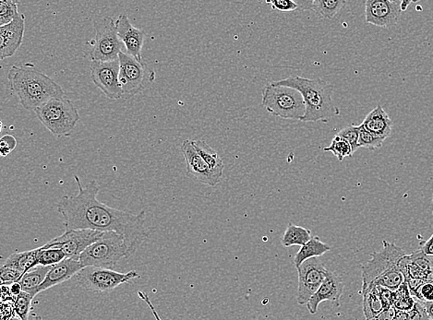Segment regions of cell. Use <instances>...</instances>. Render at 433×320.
I'll use <instances>...</instances> for the list:
<instances>
[{
	"instance_id": "6da1fadb",
	"label": "cell",
	"mask_w": 433,
	"mask_h": 320,
	"mask_svg": "<svg viewBox=\"0 0 433 320\" xmlns=\"http://www.w3.org/2000/svg\"><path fill=\"white\" fill-rule=\"evenodd\" d=\"M78 193L63 196L58 203V211L64 219L66 229H92L101 232H117L123 235L131 254L150 237L146 227V212L138 213L111 208L97 200L100 187L92 180L83 187L78 175H74Z\"/></svg>"
},
{
	"instance_id": "7a4b0ae2",
	"label": "cell",
	"mask_w": 433,
	"mask_h": 320,
	"mask_svg": "<svg viewBox=\"0 0 433 320\" xmlns=\"http://www.w3.org/2000/svg\"><path fill=\"white\" fill-rule=\"evenodd\" d=\"M9 88L28 111H36L53 97L64 96L58 83L36 70L32 64L12 66L9 71Z\"/></svg>"
},
{
	"instance_id": "3957f363",
	"label": "cell",
	"mask_w": 433,
	"mask_h": 320,
	"mask_svg": "<svg viewBox=\"0 0 433 320\" xmlns=\"http://www.w3.org/2000/svg\"><path fill=\"white\" fill-rule=\"evenodd\" d=\"M276 86H287L299 91L302 94L306 111L302 122L327 121L340 115V110L332 101L334 86L322 78H307L290 76L275 81Z\"/></svg>"
},
{
	"instance_id": "277c9868",
	"label": "cell",
	"mask_w": 433,
	"mask_h": 320,
	"mask_svg": "<svg viewBox=\"0 0 433 320\" xmlns=\"http://www.w3.org/2000/svg\"><path fill=\"white\" fill-rule=\"evenodd\" d=\"M133 256L123 235L117 232H105L102 238L88 247L80 256L83 267L96 266L113 269L122 259Z\"/></svg>"
},
{
	"instance_id": "5b68a950",
	"label": "cell",
	"mask_w": 433,
	"mask_h": 320,
	"mask_svg": "<svg viewBox=\"0 0 433 320\" xmlns=\"http://www.w3.org/2000/svg\"><path fill=\"white\" fill-rule=\"evenodd\" d=\"M37 118L56 137H68L80 120L79 112L64 96L53 97L34 111Z\"/></svg>"
},
{
	"instance_id": "8992f818",
	"label": "cell",
	"mask_w": 433,
	"mask_h": 320,
	"mask_svg": "<svg viewBox=\"0 0 433 320\" xmlns=\"http://www.w3.org/2000/svg\"><path fill=\"white\" fill-rule=\"evenodd\" d=\"M262 103L270 114L291 120L300 121L306 111L302 94L299 91L274 83L263 88Z\"/></svg>"
},
{
	"instance_id": "52a82bcc",
	"label": "cell",
	"mask_w": 433,
	"mask_h": 320,
	"mask_svg": "<svg viewBox=\"0 0 433 320\" xmlns=\"http://www.w3.org/2000/svg\"><path fill=\"white\" fill-rule=\"evenodd\" d=\"M141 278L139 272L131 271L121 274L112 269L100 268L96 266H86L76 274L78 284L83 289L93 293H108L115 290L119 285L128 284L133 279Z\"/></svg>"
},
{
	"instance_id": "ba28073f",
	"label": "cell",
	"mask_w": 433,
	"mask_h": 320,
	"mask_svg": "<svg viewBox=\"0 0 433 320\" xmlns=\"http://www.w3.org/2000/svg\"><path fill=\"white\" fill-rule=\"evenodd\" d=\"M96 37L90 42L93 48L90 58L92 61H111L118 58L125 48L118 37L117 24L111 17L100 19L95 24Z\"/></svg>"
},
{
	"instance_id": "9c48e42d",
	"label": "cell",
	"mask_w": 433,
	"mask_h": 320,
	"mask_svg": "<svg viewBox=\"0 0 433 320\" xmlns=\"http://www.w3.org/2000/svg\"><path fill=\"white\" fill-rule=\"evenodd\" d=\"M119 83L124 94L135 96L142 92L146 84L152 83L156 78V72L148 68L143 61H138L126 52L118 56Z\"/></svg>"
},
{
	"instance_id": "30bf717a",
	"label": "cell",
	"mask_w": 433,
	"mask_h": 320,
	"mask_svg": "<svg viewBox=\"0 0 433 320\" xmlns=\"http://www.w3.org/2000/svg\"><path fill=\"white\" fill-rule=\"evenodd\" d=\"M406 252L394 243L382 241V249L370 254L372 259L362 266V289L365 290L379 276L398 268V263Z\"/></svg>"
},
{
	"instance_id": "8fae6325",
	"label": "cell",
	"mask_w": 433,
	"mask_h": 320,
	"mask_svg": "<svg viewBox=\"0 0 433 320\" xmlns=\"http://www.w3.org/2000/svg\"><path fill=\"white\" fill-rule=\"evenodd\" d=\"M105 232L92 229H66L59 237L44 244V247H58L64 251L67 258L80 259L81 254L103 237Z\"/></svg>"
},
{
	"instance_id": "7c38bea8",
	"label": "cell",
	"mask_w": 433,
	"mask_h": 320,
	"mask_svg": "<svg viewBox=\"0 0 433 320\" xmlns=\"http://www.w3.org/2000/svg\"><path fill=\"white\" fill-rule=\"evenodd\" d=\"M119 61H92L90 65L91 80L108 98L121 99L123 91L119 83Z\"/></svg>"
},
{
	"instance_id": "4fadbf2b",
	"label": "cell",
	"mask_w": 433,
	"mask_h": 320,
	"mask_svg": "<svg viewBox=\"0 0 433 320\" xmlns=\"http://www.w3.org/2000/svg\"><path fill=\"white\" fill-rule=\"evenodd\" d=\"M299 284H297V303L307 305L325 281L328 269L317 258L305 260L297 268Z\"/></svg>"
},
{
	"instance_id": "5bb4252c",
	"label": "cell",
	"mask_w": 433,
	"mask_h": 320,
	"mask_svg": "<svg viewBox=\"0 0 433 320\" xmlns=\"http://www.w3.org/2000/svg\"><path fill=\"white\" fill-rule=\"evenodd\" d=\"M399 0H366V24L377 27L390 28L399 21L402 14Z\"/></svg>"
},
{
	"instance_id": "9a60e30c",
	"label": "cell",
	"mask_w": 433,
	"mask_h": 320,
	"mask_svg": "<svg viewBox=\"0 0 433 320\" xmlns=\"http://www.w3.org/2000/svg\"><path fill=\"white\" fill-rule=\"evenodd\" d=\"M180 150L186 162L187 174L189 177L210 187H215L221 181V178L215 174L197 152L191 140H184Z\"/></svg>"
},
{
	"instance_id": "2e32d148",
	"label": "cell",
	"mask_w": 433,
	"mask_h": 320,
	"mask_svg": "<svg viewBox=\"0 0 433 320\" xmlns=\"http://www.w3.org/2000/svg\"><path fill=\"white\" fill-rule=\"evenodd\" d=\"M345 284L343 279L335 272L328 269L325 281L316 293L310 298L307 303V309L312 315L318 311L320 304L328 301L332 305L340 306L342 294H343Z\"/></svg>"
},
{
	"instance_id": "e0dca14e",
	"label": "cell",
	"mask_w": 433,
	"mask_h": 320,
	"mask_svg": "<svg viewBox=\"0 0 433 320\" xmlns=\"http://www.w3.org/2000/svg\"><path fill=\"white\" fill-rule=\"evenodd\" d=\"M25 16L21 14L15 20L0 26V59L11 58L23 43Z\"/></svg>"
},
{
	"instance_id": "ac0fdd59",
	"label": "cell",
	"mask_w": 433,
	"mask_h": 320,
	"mask_svg": "<svg viewBox=\"0 0 433 320\" xmlns=\"http://www.w3.org/2000/svg\"><path fill=\"white\" fill-rule=\"evenodd\" d=\"M83 268L84 267L81 264L80 259L66 258L61 262L51 267L48 274H46L45 281L31 294L34 297L36 294L49 290L50 288L56 287V285L63 284L64 282L70 280L73 276H76Z\"/></svg>"
},
{
	"instance_id": "d6986e66",
	"label": "cell",
	"mask_w": 433,
	"mask_h": 320,
	"mask_svg": "<svg viewBox=\"0 0 433 320\" xmlns=\"http://www.w3.org/2000/svg\"><path fill=\"white\" fill-rule=\"evenodd\" d=\"M116 24L118 37L123 42L126 53L138 61H143L142 50L146 36L144 31L133 26L127 14L119 15Z\"/></svg>"
},
{
	"instance_id": "ffe728a7",
	"label": "cell",
	"mask_w": 433,
	"mask_h": 320,
	"mask_svg": "<svg viewBox=\"0 0 433 320\" xmlns=\"http://www.w3.org/2000/svg\"><path fill=\"white\" fill-rule=\"evenodd\" d=\"M393 124L384 108L378 105L367 115L362 125L375 136L386 140L391 136Z\"/></svg>"
},
{
	"instance_id": "44dd1931",
	"label": "cell",
	"mask_w": 433,
	"mask_h": 320,
	"mask_svg": "<svg viewBox=\"0 0 433 320\" xmlns=\"http://www.w3.org/2000/svg\"><path fill=\"white\" fill-rule=\"evenodd\" d=\"M330 250V247L323 243L319 237H312L305 244L301 246L299 252L295 256L294 265L296 268H299L305 260L318 258Z\"/></svg>"
},
{
	"instance_id": "7402d4cb",
	"label": "cell",
	"mask_w": 433,
	"mask_h": 320,
	"mask_svg": "<svg viewBox=\"0 0 433 320\" xmlns=\"http://www.w3.org/2000/svg\"><path fill=\"white\" fill-rule=\"evenodd\" d=\"M39 249L24 251V252L11 254L3 265L17 269L23 274H26L34 267L39 265Z\"/></svg>"
},
{
	"instance_id": "603a6c76",
	"label": "cell",
	"mask_w": 433,
	"mask_h": 320,
	"mask_svg": "<svg viewBox=\"0 0 433 320\" xmlns=\"http://www.w3.org/2000/svg\"><path fill=\"white\" fill-rule=\"evenodd\" d=\"M193 145L195 147L197 152L203 157V160L209 165L216 175L222 178L223 172H224V162L218 152L213 150L206 141L203 140H191Z\"/></svg>"
},
{
	"instance_id": "cb8c5ba5",
	"label": "cell",
	"mask_w": 433,
	"mask_h": 320,
	"mask_svg": "<svg viewBox=\"0 0 433 320\" xmlns=\"http://www.w3.org/2000/svg\"><path fill=\"white\" fill-rule=\"evenodd\" d=\"M363 313L366 319H375L376 316L384 309V304L379 297L378 287L370 285L362 291Z\"/></svg>"
},
{
	"instance_id": "d4e9b609",
	"label": "cell",
	"mask_w": 433,
	"mask_h": 320,
	"mask_svg": "<svg viewBox=\"0 0 433 320\" xmlns=\"http://www.w3.org/2000/svg\"><path fill=\"white\" fill-rule=\"evenodd\" d=\"M312 237V232L310 229L290 224L282 237L281 243L285 247H301L310 241Z\"/></svg>"
},
{
	"instance_id": "484cf974",
	"label": "cell",
	"mask_w": 433,
	"mask_h": 320,
	"mask_svg": "<svg viewBox=\"0 0 433 320\" xmlns=\"http://www.w3.org/2000/svg\"><path fill=\"white\" fill-rule=\"evenodd\" d=\"M52 266L36 265L24 274L20 282L23 290L32 294L34 290H36L46 277V274L51 269Z\"/></svg>"
},
{
	"instance_id": "4316f807",
	"label": "cell",
	"mask_w": 433,
	"mask_h": 320,
	"mask_svg": "<svg viewBox=\"0 0 433 320\" xmlns=\"http://www.w3.org/2000/svg\"><path fill=\"white\" fill-rule=\"evenodd\" d=\"M347 0H316L313 11L319 18L332 20L347 7Z\"/></svg>"
},
{
	"instance_id": "83f0119b",
	"label": "cell",
	"mask_w": 433,
	"mask_h": 320,
	"mask_svg": "<svg viewBox=\"0 0 433 320\" xmlns=\"http://www.w3.org/2000/svg\"><path fill=\"white\" fill-rule=\"evenodd\" d=\"M404 282H406V279H404L403 272L400 271L399 268H394L391 269V271L385 272L384 274L379 276V277L376 279L370 285L386 287L388 288V289L394 291H397Z\"/></svg>"
},
{
	"instance_id": "f1b7e54d",
	"label": "cell",
	"mask_w": 433,
	"mask_h": 320,
	"mask_svg": "<svg viewBox=\"0 0 433 320\" xmlns=\"http://www.w3.org/2000/svg\"><path fill=\"white\" fill-rule=\"evenodd\" d=\"M323 152L332 153L340 162L346 157H352L354 153L351 144L339 134L332 139L330 146L323 149Z\"/></svg>"
},
{
	"instance_id": "f546056e",
	"label": "cell",
	"mask_w": 433,
	"mask_h": 320,
	"mask_svg": "<svg viewBox=\"0 0 433 320\" xmlns=\"http://www.w3.org/2000/svg\"><path fill=\"white\" fill-rule=\"evenodd\" d=\"M39 265L53 266L67 258L64 251L58 247H39Z\"/></svg>"
},
{
	"instance_id": "4dcf8cb0",
	"label": "cell",
	"mask_w": 433,
	"mask_h": 320,
	"mask_svg": "<svg viewBox=\"0 0 433 320\" xmlns=\"http://www.w3.org/2000/svg\"><path fill=\"white\" fill-rule=\"evenodd\" d=\"M19 0H0V26L11 23L20 15Z\"/></svg>"
},
{
	"instance_id": "1f68e13d",
	"label": "cell",
	"mask_w": 433,
	"mask_h": 320,
	"mask_svg": "<svg viewBox=\"0 0 433 320\" xmlns=\"http://www.w3.org/2000/svg\"><path fill=\"white\" fill-rule=\"evenodd\" d=\"M384 139L370 133L362 125H360L359 147L369 150L382 148Z\"/></svg>"
},
{
	"instance_id": "d6a6232c",
	"label": "cell",
	"mask_w": 433,
	"mask_h": 320,
	"mask_svg": "<svg viewBox=\"0 0 433 320\" xmlns=\"http://www.w3.org/2000/svg\"><path fill=\"white\" fill-rule=\"evenodd\" d=\"M34 297L28 291H23L14 301L15 313L19 319L26 320L29 318L31 304Z\"/></svg>"
},
{
	"instance_id": "836d02e7",
	"label": "cell",
	"mask_w": 433,
	"mask_h": 320,
	"mask_svg": "<svg viewBox=\"0 0 433 320\" xmlns=\"http://www.w3.org/2000/svg\"><path fill=\"white\" fill-rule=\"evenodd\" d=\"M339 135L345 138L352 146L353 152L356 153L360 149L359 137L360 125H350L339 131Z\"/></svg>"
},
{
	"instance_id": "e575fe53",
	"label": "cell",
	"mask_w": 433,
	"mask_h": 320,
	"mask_svg": "<svg viewBox=\"0 0 433 320\" xmlns=\"http://www.w3.org/2000/svg\"><path fill=\"white\" fill-rule=\"evenodd\" d=\"M411 294L416 299L422 301V302H431V301H433V282H423Z\"/></svg>"
},
{
	"instance_id": "d590c367",
	"label": "cell",
	"mask_w": 433,
	"mask_h": 320,
	"mask_svg": "<svg viewBox=\"0 0 433 320\" xmlns=\"http://www.w3.org/2000/svg\"><path fill=\"white\" fill-rule=\"evenodd\" d=\"M24 274L11 267L3 265L1 268V284H11L15 282H19L23 277Z\"/></svg>"
},
{
	"instance_id": "8d00e7d4",
	"label": "cell",
	"mask_w": 433,
	"mask_h": 320,
	"mask_svg": "<svg viewBox=\"0 0 433 320\" xmlns=\"http://www.w3.org/2000/svg\"><path fill=\"white\" fill-rule=\"evenodd\" d=\"M274 11L290 12L299 9V5L295 0H266Z\"/></svg>"
},
{
	"instance_id": "74e56055",
	"label": "cell",
	"mask_w": 433,
	"mask_h": 320,
	"mask_svg": "<svg viewBox=\"0 0 433 320\" xmlns=\"http://www.w3.org/2000/svg\"><path fill=\"white\" fill-rule=\"evenodd\" d=\"M17 146V140L12 135H5L0 140V155L6 157L14 152Z\"/></svg>"
},
{
	"instance_id": "f35d334b",
	"label": "cell",
	"mask_w": 433,
	"mask_h": 320,
	"mask_svg": "<svg viewBox=\"0 0 433 320\" xmlns=\"http://www.w3.org/2000/svg\"><path fill=\"white\" fill-rule=\"evenodd\" d=\"M407 312H409V320L429 319L424 302L419 299L416 300L413 309Z\"/></svg>"
},
{
	"instance_id": "ab89813d",
	"label": "cell",
	"mask_w": 433,
	"mask_h": 320,
	"mask_svg": "<svg viewBox=\"0 0 433 320\" xmlns=\"http://www.w3.org/2000/svg\"><path fill=\"white\" fill-rule=\"evenodd\" d=\"M415 297L410 296L398 298L394 301V306L395 309L404 310V311H410L415 305Z\"/></svg>"
},
{
	"instance_id": "60d3db41",
	"label": "cell",
	"mask_w": 433,
	"mask_h": 320,
	"mask_svg": "<svg viewBox=\"0 0 433 320\" xmlns=\"http://www.w3.org/2000/svg\"><path fill=\"white\" fill-rule=\"evenodd\" d=\"M379 297L382 302L384 304V309L394 306V291L388 289V288L378 287Z\"/></svg>"
},
{
	"instance_id": "b9f144b4",
	"label": "cell",
	"mask_w": 433,
	"mask_h": 320,
	"mask_svg": "<svg viewBox=\"0 0 433 320\" xmlns=\"http://www.w3.org/2000/svg\"><path fill=\"white\" fill-rule=\"evenodd\" d=\"M1 313L3 319L14 318L15 314H16L14 309V302H11V301L2 302Z\"/></svg>"
},
{
	"instance_id": "7bdbcfd3",
	"label": "cell",
	"mask_w": 433,
	"mask_h": 320,
	"mask_svg": "<svg viewBox=\"0 0 433 320\" xmlns=\"http://www.w3.org/2000/svg\"><path fill=\"white\" fill-rule=\"evenodd\" d=\"M395 309L394 306L387 307V309H384L382 310L381 313L379 314L377 316H376L375 319L378 320H393L394 319L395 316Z\"/></svg>"
},
{
	"instance_id": "ee69618b",
	"label": "cell",
	"mask_w": 433,
	"mask_h": 320,
	"mask_svg": "<svg viewBox=\"0 0 433 320\" xmlns=\"http://www.w3.org/2000/svg\"><path fill=\"white\" fill-rule=\"evenodd\" d=\"M295 1L299 5V9L302 11H312L315 7L316 0H295Z\"/></svg>"
},
{
	"instance_id": "f6af8a7d",
	"label": "cell",
	"mask_w": 433,
	"mask_h": 320,
	"mask_svg": "<svg viewBox=\"0 0 433 320\" xmlns=\"http://www.w3.org/2000/svg\"><path fill=\"white\" fill-rule=\"evenodd\" d=\"M422 250L427 256L433 257V234L426 242L422 243Z\"/></svg>"
},
{
	"instance_id": "bcb514c9",
	"label": "cell",
	"mask_w": 433,
	"mask_h": 320,
	"mask_svg": "<svg viewBox=\"0 0 433 320\" xmlns=\"http://www.w3.org/2000/svg\"><path fill=\"white\" fill-rule=\"evenodd\" d=\"M11 287V294L16 297L21 293V291H24L23 287H21V285L19 282H14V284H11V287Z\"/></svg>"
},
{
	"instance_id": "7dc6e473",
	"label": "cell",
	"mask_w": 433,
	"mask_h": 320,
	"mask_svg": "<svg viewBox=\"0 0 433 320\" xmlns=\"http://www.w3.org/2000/svg\"><path fill=\"white\" fill-rule=\"evenodd\" d=\"M394 320H409V312L404 311V310H395Z\"/></svg>"
},
{
	"instance_id": "c3c4849f",
	"label": "cell",
	"mask_w": 433,
	"mask_h": 320,
	"mask_svg": "<svg viewBox=\"0 0 433 320\" xmlns=\"http://www.w3.org/2000/svg\"><path fill=\"white\" fill-rule=\"evenodd\" d=\"M402 11H406L412 3L420 1V0H400Z\"/></svg>"
},
{
	"instance_id": "681fc988",
	"label": "cell",
	"mask_w": 433,
	"mask_h": 320,
	"mask_svg": "<svg viewBox=\"0 0 433 320\" xmlns=\"http://www.w3.org/2000/svg\"><path fill=\"white\" fill-rule=\"evenodd\" d=\"M424 305L429 319L433 320V301H431V302H424Z\"/></svg>"
},
{
	"instance_id": "f907efd6",
	"label": "cell",
	"mask_w": 433,
	"mask_h": 320,
	"mask_svg": "<svg viewBox=\"0 0 433 320\" xmlns=\"http://www.w3.org/2000/svg\"><path fill=\"white\" fill-rule=\"evenodd\" d=\"M429 258H431L432 263V267H433V257H429Z\"/></svg>"
},
{
	"instance_id": "816d5d0a",
	"label": "cell",
	"mask_w": 433,
	"mask_h": 320,
	"mask_svg": "<svg viewBox=\"0 0 433 320\" xmlns=\"http://www.w3.org/2000/svg\"><path fill=\"white\" fill-rule=\"evenodd\" d=\"M432 204H433V194H432ZM433 213V212H432Z\"/></svg>"
}]
</instances>
